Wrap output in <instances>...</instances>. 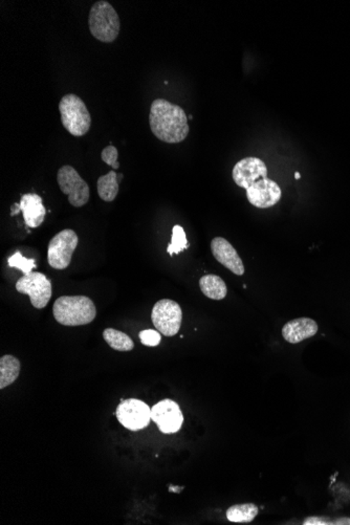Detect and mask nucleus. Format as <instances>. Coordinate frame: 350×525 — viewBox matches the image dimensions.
<instances>
[{"mask_svg": "<svg viewBox=\"0 0 350 525\" xmlns=\"http://www.w3.org/2000/svg\"><path fill=\"white\" fill-rule=\"evenodd\" d=\"M149 124L156 138L168 144L184 141L190 131L188 117L184 109L164 99H156L152 102Z\"/></svg>", "mask_w": 350, "mask_h": 525, "instance_id": "1", "label": "nucleus"}, {"mask_svg": "<svg viewBox=\"0 0 350 525\" xmlns=\"http://www.w3.org/2000/svg\"><path fill=\"white\" fill-rule=\"evenodd\" d=\"M55 320L65 326H80L93 322L97 316L95 303L86 296H62L53 307Z\"/></svg>", "mask_w": 350, "mask_h": 525, "instance_id": "2", "label": "nucleus"}, {"mask_svg": "<svg viewBox=\"0 0 350 525\" xmlns=\"http://www.w3.org/2000/svg\"><path fill=\"white\" fill-rule=\"evenodd\" d=\"M88 27L95 39L110 44L118 38L120 33V17L109 2L100 0L91 6Z\"/></svg>", "mask_w": 350, "mask_h": 525, "instance_id": "3", "label": "nucleus"}, {"mask_svg": "<svg viewBox=\"0 0 350 525\" xmlns=\"http://www.w3.org/2000/svg\"><path fill=\"white\" fill-rule=\"evenodd\" d=\"M63 127L74 137H83L91 126V117L81 98L74 93L65 95L59 103Z\"/></svg>", "mask_w": 350, "mask_h": 525, "instance_id": "4", "label": "nucleus"}, {"mask_svg": "<svg viewBox=\"0 0 350 525\" xmlns=\"http://www.w3.org/2000/svg\"><path fill=\"white\" fill-rule=\"evenodd\" d=\"M79 238L74 230L59 232L51 240L48 248V265L55 270H65L72 262V257L77 248Z\"/></svg>", "mask_w": 350, "mask_h": 525, "instance_id": "5", "label": "nucleus"}, {"mask_svg": "<svg viewBox=\"0 0 350 525\" xmlns=\"http://www.w3.org/2000/svg\"><path fill=\"white\" fill-rule=\"evenodd\" d=\"M60 190L69 197V201L73 207L81 208L88 203L90 190L88 182L79 175L77 170L72 166L65 165L57 173Z\"/></svg>", "mask_w": 350, "mask_h": 525, "instance_id": "6", "label": "nucleus"}, {"mask_svg": "<svg viewBox=\"0 0 350 525\" xmlns=\"http://www.w3.org/2000/svg\"><path fill=\"white\" fill-rule=\"evenodd\" d=\"M152 320L159 333L166 337H173L182 326V308L175 301L163 299L154 304Z\"/></svg>", "mask_w": 350, "mask_h": 525, "instance_id": "7", "label": "nucleus"}, {"mask_svg": "<svg viewBox=\"0 0 350 525\" xmlns=\"http://www.w3.org/2000/svg\"><path fill=\"white\" fill-rule=\"evenodd\" d=\"M15 288L20 294L29 295L32 305L37 310L46 307L52 297V284L42 273L32 272L23 275Z\"/></svg>", "mask_w": 350, "mask_h": 525, "instance_id": "8", "label": "nucleus"}, {"mask_svg": "<svg viewBox=\"0 0 350 525\" xmlns=\"http://www.w3.org/2000/svg\"><path fill=\"white\" fill-rule=\"evenodd\" d=\"M149 406L137 399H122L116 410L119 422L125 428L139 431L149 425L152 416Z\"/></svg>", "mask_w": 350, "mask_h": 525, "instance_id": "9", "label": "nucleus"}, {"mask_svg": "<svg viewBox=\"0 0 350 525\" xmlns=\"http://www.w3.org/2000/svg\"><path fill=\"white\" fill-rule=\"evenodd\" d=\"M152 420L156 423L161 432L173 434L178 432L184 423V416L177 403L173 399H163L152 408Z\"/></svg>", "mask_w": 350, "mask_h": 525, "instance_id": "10", "label": "nucleus"}, {"mask_svg": "<svg viewBox=\"0 0 350 525\" xmlns=\"http://www.w3.org/2000/svg\"><path fill=\"white\" fill-rule=\"evenodd\" d=\"M247 199L254 207L267 209L274 207L281 199L282 191L275 180L265 178L252 184L247 189Z\"/></svg>", "mask_w": 350, "mask_h": 525, "instance_id": "11", "label": "nucleus"}, {"mask_svg": "<svg viewBox=\"0 0 350 525\" xmlns=\"http://www.w3.org/2000/svg\"><path fill=\"white\" fill-rule=\"evenodd\" d=\"M232 178L237 186L247 190L254 182L267 178V167L258 157H245L233 168Z\"/></svg>", "mask_w": 350, "mask_h": 525, "instance_id": "12", "label": "nucleus"}, {"mask_svg": "<svg viewBox=\"0 0 350 525\" xmlns=\"http://www.w3.org/2000/svg\"><path fill=\"white\" fill-rule=\"evenodd\" d=\"M214 258L237 276L245 274V265L234 246L222 237H215L211 241Z\"/></svg>", "mask_w": 350, "mask_h": 525, "instance_id": "13", "label": "nucleus"}, {"mask_svg": "<svg viewBox=\"0 0 350 525\" xmlns=\"http://www.w3.org/2000/svg\"><path fill=\"white\" fill-rule=\"evenodd\" d=\"M318 324L311 318H298L290 321L282 328V337L290 344L300 343L317 335Z\"/></svg>", "mask_w": 350, "mask_h": 525, "instance_id": "14", "label": "nucleus"}, {"mask_svg": "<svg viewBox=\"0 0 350 525\" xmlns=\"http://www.w3.org/2000/svg\"><path fill=\"white\" fill-rule=\"evenodd\" d=\"M21 213L27 227H38L43 224L46 215V209L42 204L41 197L35 193H27L21 197Z\"/></svg>", "mask_w": 350, "mask_h": 525, "instance_id": "15", "label": "nucleus"}, {"mask_svg": "<svg viewBox=\"0 0 350 525\" xmlns=\"http://www.w3.org/2000/svg\"><path fill=\"white\" fill-rule=\"evenodd\" d=\"M199 288L203 294L212 300H222L226 298L227 293H228V288L224 280L220 276L212 275V274L203 276L199 279Z\"/></svg>", "mask_w": 350, "mask_h": 525, "instance_id": "16", "label": "nucleus"}, {"mask_svg": "<svg viewBox=\"0 0 350 525\" xmlns=\"http://www.w3.org/2000/svg\"><path fill=\"white\" fill-rule=\"evenodd\" d=\"M21 365L18 359L6 354L0 359V389L12 385L18 378Z\"/></svg>", "mask_w": 350, "mask_h": 525, "instance_id": "17", "label": "nucleus"}, {"mask_svg": "<svg viewBox=\"0 0 350 525\" xmlns=\"http://www.w3.org/2000/svg\"><path fill=\"white\" fill-rule=\"evenodd\" d=\"M97 194L102 201H114L119 193V180L116 170L100 176L97 182Z\"/></svg>", "mask_w": 350, "mask_h": 525, "instance_id": "18", "label": "nucleus"}, {"mask_svg": "<svg viewBox=\"0 0 350 525\" xmlns=\"http://www.w3.org/2000/svg\"><path fill=\"white\" fill-rule=\"evenodd\" d=\"M260 509L253 503L235 505L227 511V519L233 524H250L257 517Z\"/></svg>", "mask_w": 350, "mask_h": 525, "instance_id": "19", "label": "nucleus"}, {"mask_svg": "<svg viewBox=\"0 0 350 525\" xmlns=\"http://www.w3.org/2000/svg\"><path fill=\"white\" fill-rule=\"evenodd\" d=\"M103 338L106 343L116 352H130L135 348L133 339L126 333L114 328H106L103 331Z\"/></svg>", "mask_w": 350, "mask_h": 525, "instance_id": "20", "label": "nucleus"}, {"mask_svg": "<svg viewBox=\"0 0 350 525\" xmlns=\"http://www.w3.org/2000/svg\"><path fill=\"white\" fill-rule=\"evenodd\" d=\"M189 248L188 241H187L186 233L180 225H176L173 229V238L171 244L167 248V252L173 256V255L180 254L182 251Z\"/></svg>", "mask_w": 350, "mask_h": 525, "instance_id": "21", "label": "nucleus"}, {"mask_svg": "<svg viewBox=\"0 0 350 525\" xmlns=\"http://www.w3.org/2000/svg\"><path fill=\"white\" fill-rule=\"evenodd\" d=\"M8 265L10 267L20 270L23 275H27V274L32 273V270L35 269L36 261L34 259L25 258L19 251H17L8 259Z\"/></svg>", "mask_w": 350, "mask_h": 525, "instance_id": "22", "label": "nucleus"}, {"mask_svg": "<svg viewBox=\"0 0 350 525\" xmlns=\"http://www.w3.org/2000/svg\"><path fill=\"white\" fill-rule=\"evenodd\" d=\"M119 152L114 146H107L104 148L101 153V159L104 163L112 167L114 170H118L120 168V164L118 163Z\"/></svg>", "mask_w": 350, "mask_h": 525, "instance_id": "23", "label": "nucleus"}, {"mask_svg": "<svg viewBox=\"0 0 350 525\" xmlns=\"http://www.w3.org/2000/svg\"><path fill=\"white\" fill-rule=\"evenodd\" d=\"M140 339H141L142 344L145 346H149V347H154L158 346L161 343V333L158 331H152V329H146V331H141L139 335Z\"/></svg>", "mask_w": 350, "mask_h": 525, "instance_id": "24", "label": "nucleus"}, {"mask_svg": "<svg viewBox=\"0 0 350 525\" xmlns=\"http://www.w3.org/2000/svg\"><path fill=\"white\" fill-rule=\"evenodd\" d=\"M19 212H21L20 205H19V204H14V205L12 206V209H11V215H16Z\"/></svg>", "mask_w": 350, "mask_h": 525, "instance_id": "25", "label": "nucleus"}, {"mask_svg": "<svg viewBox=\"0 0 350 525\" xmlns=\"http://www.w3.org/2000/svg\"><path fill=\"white\" fill-rule=\"evenodd\" d=\"M295 178H296V180H300L301 174L299 173V172H296V173H295Z\"/></svg>", "mask_w": 350, "mask_h": 525, "instance_id": "26", "label": "nucleus"}, {"mask_svg": "<svg viewBox=\"0 0 350 525\" xmlns=\"http://www.w3.org/2000/svg\"><path fill=\"white\" fill-rule=\"evenodd\" d=\"M188 119H189V120H192V119H193V117H192V116H189V118H188Z\"/></svg>", "mask_w": 350, "mask_h": 525, "instance_id": "27", "label": "nucleus"}]
</instances>
